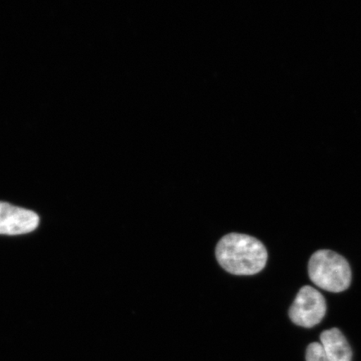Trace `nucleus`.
<instances>
[{"instance_id": "obj_1", "label": "nucleus", "mask_w": 361, "mask_h": 361, "mask_svg": "<svg viewBox=\"0 0 361 361\" xmlns=\"http://www.w3.org/2000/svg\"><path fill=\"white\" fill-rule=\"evenodd\" d=\"M216 258L230 274L252 275L264 269L268 252L258 239L247 234L230 233L216 245Z\"/></svg>"}, {"instance_id": "obj_2", "label": "nucleus", "mask_w": 361, "mask_h": 361, "mask_svg": "<svg viewBox=\"0 0 361 361\" xmlns=\"http://www.w3.org/2000/svg\"><path fill=\"white\" fill-rule=\"evenodd\" d=\"M309 275L316 286L332 293L346 290L352 277L348 262L331 250H319L311 256Z\"/></svg>"}, {"instance_id": "obj_3", "label": "nucleus", "mask_w": 361, "mask_h": 361, "mask_svg": "<svg viewBox=\"0 0 361 361\" xmlns=\"http://www.w3.org/2000/svg\"><path fill=\"white\" fill-rule=\"evenodd\" d=\"M327 305L322 293L311 286L302 287L290 307V318L298 326L312 328L322 322Z\"/></svg>"}, {"instance_id": "obj_4", "label": "nucleus", "mask_w": 361, "mask_h": 361, "mask_svg": "<svg viewBox=\"0 0 361 361\" xmlns=\"http://www.w3.org/2000/svg\"><path fill=\"white\" fill-rule=\"evenodd\" d=\"M39 222V216L34 212L0 202V234L28 233L38 227Z\"/></svg>"}, {"instance_id": "obj_5", "label": "nucleus", "mask_w": 361, "mask_h": 361, "mask_svg": "<svg viewBox=\"0 0 361 361\" xmlns=\"http://www.w3.org/2000/svg\"><path fill=\"white\" fill-rule=\"evenodd\" d=\"M320 341L329 361H351L350 346L340 329L333 328L324 331Z\"/></svg>"}, {"instance_id": "obj_6", "label": "nucleus", "mask_w": 361, "mask_h": 361, "mask_svg": "<svg viewBox=\"0 0 361 361\" xmlns=\"http://www.w3.org/2000/svg\"><path fill=\"white\" fill-rule=\"evenodd\" d=\"M306 361H329L320 343L310 344L306 350Z\"/></svg>"}]
</instances>
